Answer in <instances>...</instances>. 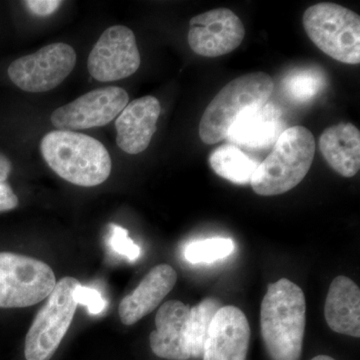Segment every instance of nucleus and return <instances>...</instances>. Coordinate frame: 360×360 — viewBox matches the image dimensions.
<instances>
[{
    "label": "nucleus",
    "mask_w": 360,
    "mask_h": 360,
    "mask_svg": "<svg viewBox=\"0 0 360 360\" xmlns=\"http://www.w3.org/2000/svg\"><path fill=\"white\" fill-rule=\"evenodd\" d=\"M307 326V300L288 278L269 284L260 307V333L271 360H300Z\"/></svg>",
    "instance_id": "f257e3e1"
},
{
    "label": "nucleus",
    "mask_w": 360,
    "mask_h": 360,
    "mask_svg": "<svg viewBox=\"0 0 360 360\" xmlns=\"http://www.w3.org/2000/svg\"><path fill=\"white\" fill-rule=\"evenodd\" d=\"M40 150L49 167L75 186H96L110 177V153L101 141L89 135L54 130L42 139Z\"/></svg>",
    "instance_id": "f03ea898"
},
{
    "label": "nucleus",
    "mask_w": 360,
    "mask_h": 360,
    "mask_svg": "<svg viewBox=\"0 0 360 360\" xmlns=\"http://www.w3.org/2000/svg\"><path fill=\"white\" fill-rule=\"evenodd\" d=\"M315 149L314 134L304 127L284 130L252 175L250 184L255 193L274 196L295 188L309 174Z\"/></svg>",
    "instance_id": "7ed1b4c3"
},
{
    "label": "nucleus",
    "mask_w": 360,
    "mask_h": 360,
    "mask_svg": "<svg viewBox=\"0 0 360 360\" xmlns=\"http://www.w3.org/2000/svg\"><path fill=\"white\" fill-rule=\"evenodd\" d=\"M274 82L264 72H252L225 85L205 108L200 123V136L205 144L226 139L234 122L248 111L269 103Z\"/></svg>",
    "instance_id": "20e7f679"
},
{
    "label": "nucleus",
    "mask_w": 360,
    "mask_h": 360,
    "mask_svg": "<svg viewBox=\"0 0 360 360\" xmlns=\"http://www.w3.org/2000/svg\"><path fill=\"white\" fill-rule=\"evenodd\" d=\"M302 25L307 37L322 52L340 63L359 65V14L340 4L322 2L305 11Z\"/></svg>",
    "instance_id": "39448f33"
},
{
    "label": "nucleus",
    "mask_w": 360,
    "mask_h": 360,
    "mask_svg": "<svg viewBox=\"0 0 360 360\" xmlns=\"http://www.w3.org/2000/svg\"><path fill=\"white\" fill-rule=\"evenodd\" d=\"M78 284L70 276L56 283L26 335V360H49L56 354L75 317L77 303L73 293Z\"/></svg>",
    "instance_id": "423d86ee"
},
{
    "label": "nucleus",
    "mask_w": 360,
    "mask_h": 360,
    "mask_svg": "<svg viewBox=\"0 0 360 360\" xmlns=\"http://www.w3.org/2000/svg\"><path fill=\"white\" fill-rule=\"evenodd\" d=\"M49 265L25 255L0 252V307L22 309L46 300L56 285Z\"/></svg>",
    "instance_id": "0eeeda50"
},
{
    "label": "nucleus",
    "mask_w": 360,
    "mask_h": 360,
    "mask_svg": "<svg viewBox=\"0 0 360 360\" xmlns=\"http://www.w3.org/2000/svg\"><path fill=\"white\" fill-rule=\"evenodd\" d=\"M77 53L70 45L52 44L39 51L14 60L8 77L20 89L27 92H46L63 84L75 70Z\"/></svg>",
    "instance_id": "6e6552de"
},
{
    "label": "nucleus",
    "mask_w": 360,
    "mask_h": 360,
    "mask_svg": "<svg viewBox=\"0 0 360 360\" xmlns=\"http://www.w3.org/2000/svg\"><path fill=\"white\" fill-rule=\"evenodd\" d=\"M129 103V94L122 87H103L54 110L51 120L58 130L66 131L104 127L117 117Z\"/></svg>",
    "instance_id": "1a4fd4ad"
},
{
    "label": "nucleus",
    "mask_w": 360,
    "mask_h": 360,
    "mask_svg": "<svg viewBox=\"0 0 360 360\" xmlns=\"http://www.w3.org/2000/svg\"><path fill=\"white\" fill-rule=\"evenodd\" d=\"M141 66V54L130 28L115 25L104 30L90 51L87 68L101 82H116L131 77Z\"/></svg>",
    "instance_id": "9d476101"
},
{
    "label": "nucleus",
    "mask_w": 360,
    "mask_h": 360,
    "mask_svg": "<svg viewBox=\"0 0 360 360\" xmlns=\"http://www.w3.org/2000/svg\"><path fill=\"white\" fill-rule=\"evenodd\" d=\"M245 37L240 18L231 9L217 8L191 18L187 41L198 56L213 58L236 51Z\"/></svg>",
    "instance_id": "9b49d317"
},
{
    "label": "nucleus",
    "mask_w": 360,
    "mask_h": 360,
    "mask_svg": "<svg viewBox=\"0 0 360 360\" xmlns=\"http://www.w3.org/2000/svg\"><path fill=\"white\" fill-rule=\"evenodd\" d=\"M250 326L233 305L222 307L213 317L203 347L202 360H246Z\"/></svg>",
    "instance_id": "f8f14e48"
},
{
    "label": "nucleus",
    "mask_w": 360,
    "mask_h": 360,
    "mask_svg": "<svg viewBox=\"0 0 360 360\" xmlns=\"http://www.w3.org/2000/svg\"><path fill=\"white\" fill-rule=\"evenodd\" d=\"M160 112V101L153 96L141 97L129 103L115 123L118 148L129 155L146 150L155 134Z\"/></svg>",
    "instance_id": "ddd939ff"
},
{
    "label": "nucleus",
    "mask_w": 360,
    "mask_h": 360,
    "mask_svg": "<svg viewBox=\"0 0 360 360\" xmlns=\"http://www.w3.org/2000/svg\"><path fill=\"white\" fill-rule=\"evenodd\" d=\"M284 130L283 112L274 104L267 103L262 108L241 115L229 129L226 139L241 150H267L274 148Z\"/></svg>",
    "instance_id": "4468645a"
},
{
    "label": "nucleus",
    "mask_w": 360,
    "mask_h": 360,
    "mask_svg": "<svg viewBox=\"0 0 360 360\" xmlns=\"http://www.w3.org/2000/svg\"><path fill=\"white\" fill-rule=\"evenodd\" d=\"M191 307L179 300L163 303L156 314V329L149 338L151 350L161 359L188 360L187 326Z\"/></svg>",
    "instance_id": "2eb2a0df"
},
{
    "label": "nucleus",
    "mask_w": 360,
    "mask_h": 360,
    "mask_svg": "<svg viewBox=\"0 0 360 360\" xmlns=\"http://www.w3.org/2000/svg\"><path fill=\"white\" fill-rule=\"evenodd\" d=\"M176 281L177 274L174 267L168 264L153 267L139 285L120 302V321L124 326H134L160 305Z\"/></svg>",
    "instance_id": "dca6fc26"
},
{
    "label": "nucleus",
    "mask_w": 360,
    "mask_h": 360,
    "mask_svg": "<svg viewBox=\"0 0 360 360\" xmlns=\"http://www.w3.org/2000/svg\"><path fill=\"white\" fill-rule=\"evenodd\" d=\"M324 316L335 333L360 338V290L349 277L333 279L326 296Z\"/></svg>",
    "instance_id": "f3484780"
},
{
    "label": "nucleus",
    "mask_w": 360,
    "mask_h": 360,
    "mask_svg": "<svg viewBox=\"0 0 360 360\" xmlns=\"http://www.w3.org/2000/svg\"><path fill=\"white\" fill-rule=\"evenodd\" d=\"M319 149L329 167L341 176L352 177L359 172L360 132L352 123H340L324 130Z\"/></svg>",
    "instance_id": "a211bd4d"
},
{
    "label": "nucleus",
    "mask_w": 360,
    "mask_h": 360,
    "mask_svg": "<svg viewBox=\"0 0 360 360\" xmlns=\"http://www.w3.org/2000/svg\"><path fill=\"white\" fill-rule=\"evenodd\" d=\"M259 163L231 143L220 146L210 156V167L215 174L240 186L250 184Z\"/></svg>",
    "instance_id": "6ab92c4d"
},
{
    "label": "nucleus",
    "mask_w": 360,
    "mask_h": 360,
    "mask_svg": "<svg viewBox=\"0 0 360 360\" xmlns=\"http://www.w3.org/2000/svg\"><path fill=\"white\" fill-rule=\"evenodd\" d=\"M326 85V75L316 66L288 71L281 82L284 96L295 104L309 103L321 94Z\"/></svg>",
    "instance_id": "aec40b11"
},
{
    "label": "nucleus",
    "mask_w": 360,
    "mask_h": 360,
    "mask_svg": "<svg viewBox=\"0 0 360 360\" xmlns=\"http://www.w3.org/2000/svg\"><path fill=\"white\" fill-rule=\"evenodd\" d=\"M222 307L221 302L217 298H205L191 309L187 326L189 352L191 359H201L203 347L214 315Z\"/></svg>",
    "instance_id": "412c9836"
},
{
    "label": "nucleus",
    "mask_w": 360,
    "mask_h": 360,
    "mask_svg": "<svg viewBox=\"0 0 360 360\" xmlns=\"http://www.w3.org/2000/svg\"><path fill=\"white\" fill-rule=\"evenodd\" d=\"M234 250L236 245L231 238H207L189 243L184 250V257L189 264H212L229 257Z\"/></svg>",
    "instance_id": "4be33fe9"
},
{
    "label": "nucleus",
    "mask_w": 360,
    "mask_h": 360,
    "mask_svg": "<svg viewBox=\"0 0 360 360\" xmlns=\"http://www.w3.org/2000/svg\"><path fill=\"white\" fill-rule=\"evenodd\" d=\"M110 236L108 246L116 255H122L129 260L135 262L141 255V250L129 236V231L116 224H110Z\"/></svg>",
    "instance_id": "5701e85b"
},
{
    "label": "nucleus",
    "mask_w": 360,
    "mask_h": 360,
    "mask_svg": "<svg viewBox=\"0 0 360 360\" xmlns=\"http://www.w3.org/2000/svg\"><path fill=\"white\" fill-rule=\"evenodd\" d=\"M73 296L77 304L84 305L92 315L103 314L108 307V300L103 297L101 291L94 288H87L79 283L75 288Z\"/></svg>",
    "instance_id": "b1692460"
},
{
    "label": "nucleus",
    "mask_w": 360,
    "mask_h": 360,
    "mask_svg": "<svg viewBox=\"0 0 360 360\" xmlns=\"http://www.w3.org/2000/svg\"><path fill=\"white\" fill-rule=\"evenodd\" d=\"M25 4L32 13L39 16H47L56 13L63 4L58 0H27Z\"/></svg>",
    "instance_id": "393cba45"
},
{
    "label": "nucleus",
    "mask_w": 360,
    "mask_h": 360,
    "mask_svg": "<svg viewBox=\"0 0 360 360\" xmlns=\"http://www.w3.org/2000/svg\"><path fill=\"white\" fill-rule=\"evenodd\" d=\"M18 205V198L11 187L0 182V212L14 210Z\"/></svg>",
    "instance_id": "a878e982"
},
{
    "label": "nucleus",
    "mask_w": 360,
    "mask_h": 360,
    "mask_svg": "<svg viewBox=\"0 0 360 360\" xmlns=\"http://www.w3.org/2000/svg\"><path fill=\"white\" fill-rule=\"evenodd\" d=\"M11 165L4 156L0 155V182H4L11 174Z\"/></svg>",
    "instance_id": "bb28decb"
},
{
    "label": "nucleus",
    "mask_w": 360,
    "mask_h": 360,
    "mask_svg": "<svg viewBox=\"0 0 360 360\" xmlns=\"http://www.w3.org/2000/svg\"><path fill=\"white\" fill-rule=\"evenodd\" d=\"M311 360H335L333 359V357L328 356V355H319V356H315Z\"/></svg>",
    "instance_id": "cd10ccee"
}]
</instances>
